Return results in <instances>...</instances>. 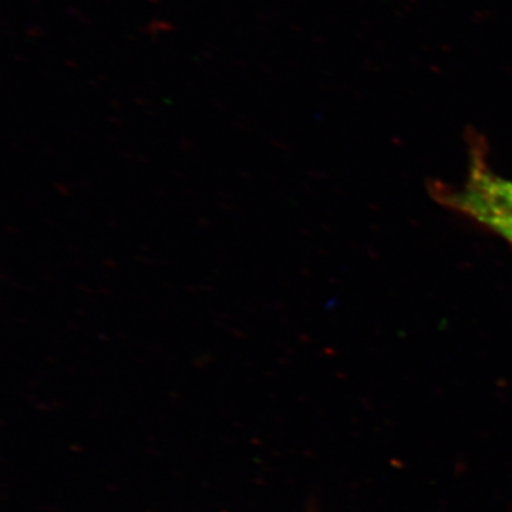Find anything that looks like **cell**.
I'll list each match as a JSON object with an SVG mask.
<instances>
[{
	"instance_id": "6da1fadb",
	"label": "cell",
	"mask_w": 512,
	"mask_h": 512,
	"mask_svg": "<svg viewBox=\"0 0 512 512\" xmlns=\"http://www.w3.org/2000/svg\"><path fill=\"white\" fill-rule=\"evenodd\" d=\"M448 205L464 212L468 217L481 222L485 227L493 229L505 241L512 244V212L494 204L478 192L466 188L464 191L451 192L444 195Z\"/></svg>"
},
{
	"instance_id": "7a4b0ae2",
	"label": "cell",
	"mask_w": 512,
	"mask_h": 512,
	"mask_svg": "<svg viewBox=\"0 0 512 512\" xmlns=\"http://www.w3.org/2000/svg\"><path fill=\"white\" fill-rule=\"evenodd\" d=\"M467 188L512 212V180H507L488 170L487 165L480 158L474 161Z\"/></svg>"
}]
</instances>
